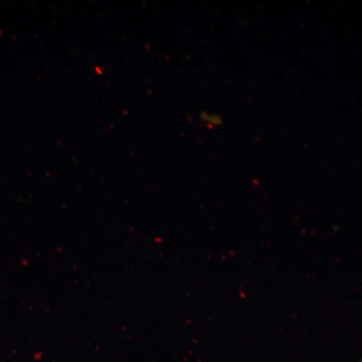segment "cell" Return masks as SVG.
<instances>
[{"mask_svg":"<svg viewBox=\"0 0 362 362\" xmlns=\"http://www.w3.org/2000/svg\"><path fill=\"white\" fill-rule=\"evenodd\" d=\"M362 362V361H361Z\"/></svg>","mask_w":362,"mask_h":362,"instance_id":"1","label":"cell"}]
</instances>
